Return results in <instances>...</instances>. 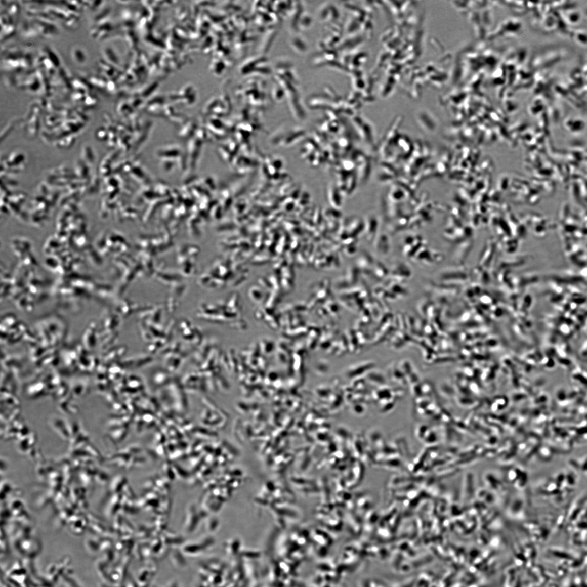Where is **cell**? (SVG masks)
I'll return each instance as SVG.
<instances>
[{
  "label": "cell",
  "mask_w": 587,
  "mask_h": 587,
  "mask_svg": "<svg viewBox=\"0 0 587 587\" xmlns=\"http://www.w3.org/2000/svg\"><path fill=\"white\" fill-rule=\"evenodd\" d=\"M71 56L73 60L78 64L84 63L87 59L86 54L80 48H75L72 50Z\"/></svg>",
  "instance_id": "cell-1"
}]
</instances>
